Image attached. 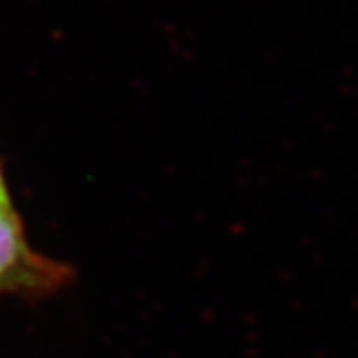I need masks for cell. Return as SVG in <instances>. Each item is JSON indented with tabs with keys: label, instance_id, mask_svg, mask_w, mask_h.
I'll return each mask as SVG.
<instances>
[{
	"label": "cell",
	"instance_id": "6da1fadb",
	"mask_svg": "<svg viewBox=\"0 0 358 358\" xmlns=\"http://www.w3.org/2000/svg\"><path fill=\"white\" fill-rule=\"evenodd\" d=\"M70 268L36 253L13 207L0 211V293L42 294L68 281Z\"/></svg>",
	"mask_w": 358,
	"mask_h": 358
},
{
	"label": "cell",
	"instance_id": "7a4b0ae2",
	"mask_svg": "<svg viewBox=\"0 0 358 358\" xmlns=\"http://www.w3.org/2000/svg\"><path fill=\"white\" fill-rule=\"evenodd\" d=\"M8 207H10V195H8L6 183H4V176H2V169H0V211L8 209Z\"/></svg>",
	"mask_w": 358,
	"mask_h": 358
}]
</instances>
